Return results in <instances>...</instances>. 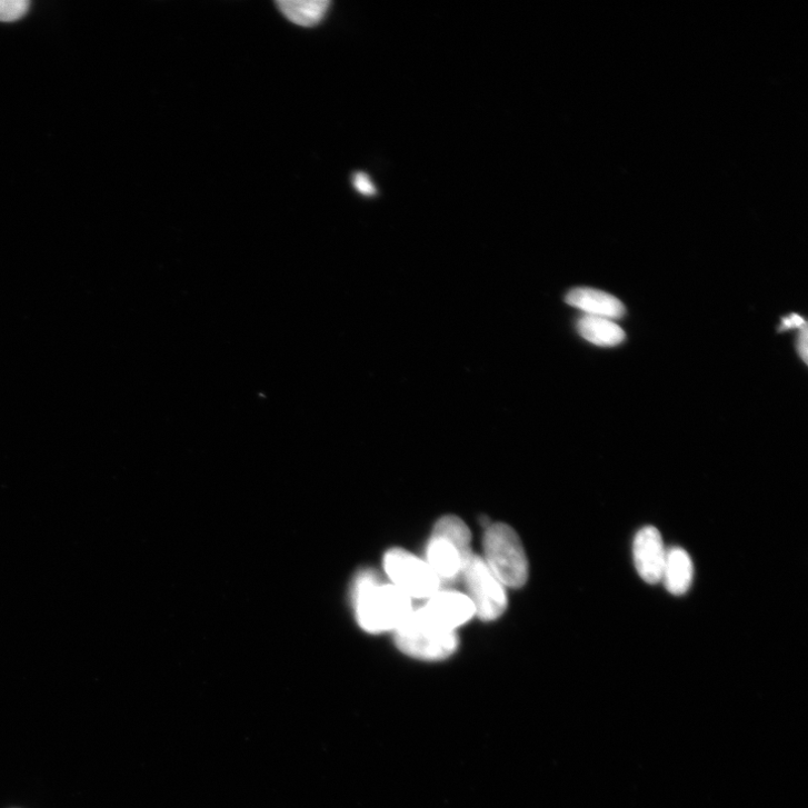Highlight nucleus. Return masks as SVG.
Returning a JSON list of instances; mask_svg holds the SVG:
<instances>
[{"label":"nucleus","instance_id":"nucleus-6","mask_svg":"<svg viewBox=\"0 0 808 808\" xmlns=\"http://www.w3.org/2000/svg\"><path fill=\"white\" fill-rule=\"evenodd\" d=\"M463 573L479 618L483 621L500 618L508 606L507 595L486 560L473 556Z\"/></svg>","mask_w":808,"mask_h":808},{"label":"nucleus","instance_id":"nucleus-2","mask_svg":"<svg viewBox=\"0 0 808 808\" xmlns=\"http://www.w3.org/2000/svg\"><path fill=\"white\" fill-rule=\"evenodd\" d=\"M471 531L455 516L441 518L427 546V563L439 579L453 580L465 572L472 557Z\"/></svg>","mask_w":808,"mask_h":808},{"label":"nucleus","instance_id":"nucleus-5","mask_svg":"<svg viewBox=\"0 0 808 808\" xmlns=\"http://www.w3.org/2000/svg\"><path fill=\"white\" fill-rule=\"evenodd\" d=\"M383 565L393 586L409 598L430 599L440 590V579L431 567L406 550H389Z\"/></svg>","mask_w":808,"mask_h":808},{"label":"nucleus","instance_id":"nucleus-8","mask_svg":"<svg viewBox=\"0 0 808 808\" xmlns=\"http://www.w3.org/2000/svg\"><path fill=\"white\" fill-rule=\"evenodd\" d=\"M632 551L641 579L651 586L661 582L667 549L659 530L652 526L640 529L635 537Z\"/></svg>","mask_w":808,"mask_h":808},{"label":"nucleus","instance_id":"nucleus-4","mask_svg":"<svg viewBox=\"0 0 808 808\" xmlns=\"http://www.w3.org/2000/svg\"><path fill=\"white\" fill-rule=\"evenodd\" d=\"M396 644L406 655L427 661L450 657L458 647L456 632L443 631L427 622L418 611L396 630Z\"/></svg>","mask_w":808,"mask_h":808},{"label":"nucleus","instance_id":"nucleus-7","mask_svg":"<svg viewBox=\"0 0 808 808\" xmlns=\"http://www.w3.org/2000/svg\"><path fill=\"white\" fill-rule=\"evenodd\" d=\"M417 611L430 625L449 632H455L477 614L470 597L457 592H438Z\"/></svg>","mask_w":808,"mask_h":808},{"label":"nucleus","instance_id":"nucleus-15","mask_svg":"<svg viewBox=\"0 0 808 808\" xmlns=\"http://www.w3.org/2000/svg\"><path fill=\"white\" fill-rule=\"evenodd\" d=\"M804 326H806V321L804 320V318L797 313H791L790 316L782 318L780 331L795 329V328L800 329Z\"/></svg>","mask_w":808,"mask_h":808},{"label":"nucleus","instance_id":"nucleus-13","mask_svg":"<svg viewBox=\"0 0 808 808\" xmlns=\"http://www.w3.org/2000/svg\"><path fill=\"white\" fill-rule=\"evenodd\" d=\"M28 0H0V22H16L27 16Z\"/></svg>","mask_w":808,"mask_h":808},{"label":"nucleus","instance_id":"nucleus-12","mask_svg":"<svg viewBox=\"0 0 808 808\" xmlns=\"http://www.w3.org/2000/svg\"><path fill=\"white\" fill-rule=\"evenodd\" d=\"M577 330L588 341L602 348H614L626 338L625 330L615 320L589 315L577 321Z\"/></svg>","mask_w":808,"mask_h":808},{"label":"nucleus","instance_id":"nucleus-1","mask_svg":"<svg viewBox=\"0 0 808 808\" xmlns=\"http://www.w3.org/2000/svg\"><path fill=\"white\" fill-rule=\"evenodd\" d=\"M353 601L360 626L370 634L397 630L413 611L411 598L395 586L383 585L372 570L359 575Z\"/></svg>","mask_w":808,"mask_h":808},{"label":"nucleus","instance_id":"nucleus-14","mask_svg":"<svg viewBox=\"0 0 808 808\" xmlns=\"http://www.w3.org/2000/svg\"><path fill=\"white\" fill-rule=\"evenodd\" d=\"M355 188L363 196H373L377 193V188L371 181L370 177L365 172H358L353 177Z\"/></svg>","mask_w":808,"mask_h":808},{"label":"nucleus","instance_id":"nucleus-9","mask_svg":"<svg viewBox=\"0 0 808 808\" xmlns=\"http://www.w3.org/2000/svg\"><path fill=\"white\" fill-rule=\"evenodd\" d=\"M566 302L586 315L620 319L626 313L624 303L615 296L592 288H576L566 296Z\"/></svg>","mask_w":808,"mask_h":808},{"label":"nucleus","instance_id":"nucleus-10","mask_svg":"<svg viewBox=\"0 0 808 808\" xmlns=\"http://www.w3.org/2000/svg\"><path fill=\"white\" fill-rule=\"evenodd\" d=\"M695 577V566L687 551L680 547L667 550L661 582L666 590L676 597L684 596L689 590Z\"/></svg>","mask_w":808,"mask_h":808},{"label":"nucleus","instance_id":"nucleus-3","mask_svg":"<svg viewBox=\"0 0 808 808\" xmlns=\"http://www.w3.org/2000/svg\"><path fill=\"white\" fill-rule=\"evenodd\" d=\"M486 562L497 579L509 588L520 589L528 580V560L517 532L505 523L487 529L483 539Z\"/></svg>","mask_w":808,"mask_h":808},{"label":"nucleus","instance_id":"nucleus-16","mask_svg":"<svg viewBox=\"0 0 808 808\" xmlns=\"http://www.w3.org/2000/svg\"><path fill=\"white\" fill-rule=\"evenodd\" d=\"M807 325L799 329L798 340H797V351L800 356L801 360L807 365Z\"/></svg>","mask_w":808,"mask_h":808},{"label":"nucleus","instance_id":"nucleus-11","mask_svg":"<svg viewBox=\"0 0 808 808\" xmlns=\"http://www.w3.org/2000/svg\"><path fill=\"white\" fill-rule=\"evenodd\" d=\"M277 7L287 20L302 28H313L326 18L329 0H280Z\"/></svg>","mask_w":808,"mask_h":808}]
</instances>
